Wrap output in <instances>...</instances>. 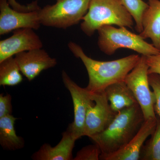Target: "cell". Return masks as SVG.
Here are the masks:
<instances>
[{
    "mask_svg": "<svg viewBox=\"0 0 160 160\" xmlns=\"http://www.w3.org/2000/svg\"><path fill=\"white\" fill-rule=\"evenodd\" d=\"M148 65V74L156 73L160 75V53L152 55L145 56Z\"/></svg>",
    "mask_w": 160,
    "mask_h": 160,
    "instance_id": "23",
    "label": "cell"
},
{
    "mask_svg": "<svg viewBox=\"0 0 160 160\" xmlns=\"http://www.w3.org/2000/svg\"><path fill=\"white\" fill-rule=\"evenodd\" d=\"M12 97L10 94H0V118L12 115Z\"/></svg>",
    "mask_w": 160,
    "mask_h": 160,
    "instance_id": "22",
    "label": "cell"
},
{
    "mask_svg": "<svg viewBox=\"0 0 160 160\" xmlns=\"http://www.w3.org/2000/svg\"><path fill=\"white\" fill-rule=\"evenodd\" d=\"M157 117L156 129L142 147L139 160H160V119Z\"/></svg>",
    "mask_w": 160,
    "mask_h": 160,
    "instance_id": "18",
    "label": "cell"
},
{
    "mask_svg": "<svg viewBox=\"0 0 160 160\" xmlns=\"http://www.w3.org/2000/svg\"><path fill=\"white\" fill-rule=\"evenodd\" d=\"M9 5L16 10L22 12H30L35 11L40 9L38 6L37 1L32 2L27 5H21L17 2L16 0H8Z\"/></svg>",
    "mask_w": 160,
    "mask_h": 160,
    "instance_id": "24",
    "label": "cell"
},
{
    "mask_svg": "<svg viewBox=\"0 0 160 160\" xmlns=\"http://www.w3.org/2000/svg\"><path fill=\"white\" fill-rule=\"evenodd\" d=\"M39 9L30 12L19 11L12 8L8 0H0V34H7L22 28L37 30L41 25Z\"/></svg>",
    "mask_w": 160,
    "mask_h": 160,
    "instance_id": "9",
    "label": "cell"
},
{
    "mask_svg": "<svg viewBox=\"0 0 160 160\" xmlns=\"http://www.w3.org/2000/svg\"><path fill=\"white\" fill-rule=\"evenodd\" d=\"M102 153L99 146L94 143L82 148L73 158V160H98Z\"/></svg>",
    "mask_w": 160,
    "mask_h": 160,
    "instance_id": "20",
    "label": "cell"
},
{
    "mask_svg": "<svg viewBox=\"0 0 160 160\" xmlns=\"http://www.w3.org/2000/svg\"><path fill=\"white\" fill-rule=\"evenodd\" d=\"M33 30L30 28L16 29L11 37L1 41L0 62L20 52L42 48V40Z\"/></svg>",
    "mask_w": 160,
    "mask_h": 160,
    "instance_id": "10",
    "label": "cell"
},
{
    "mask_svg": "<svg viewBox=\"0 0 160 160\" xmlns=\"http://www.w3.org/2000/svg\"><path fill=\"white\" fill-rule=\"evenodd\" d=\"M63 82L71 94L73 106L74 120L69 127L78 139L83 136L86 111L92 98V93L86 88L80 87L66 72H62Z\"/></svg>",
    "mask_w": 160,
    "mask_h": 160,
    "instance_id": "8",
    "label": "cell"
},
{
    "mask_svg": "<svg viewBox=\"0 0 160 160\" xmlns=\"http://www.w3.org/2000/svg\"><path fill=\"white\" fill-rule=\"evenodd\" d=\"M134 20L136 24V30L139 33L143 30L142 17L144 12L149 6L147 3L142 0H122Z\"/></svg>",
    "mask_w": 160,
    "mask_h": 160,
    "instance_id": "19",
    "label": "cell"
},
{
    "mask_svg": "<svg viewBox=\"0 0 160 160\" xmlns=\"http://www.w3.org/2000/svg\"><path fill=\"white\" fill-rule=\"evenodd\" d=\"M68 47L86 67L89 79L86 89L92 93L104 91L112 84L124 81L141 58L139 55L132 54L113 61H97L87 56L82 47L76 43L69 42Z\"/></svg>",
    "mask_w": 160,
    "mask_h": 160,
    "instance_id": "1",
    "label": "cell"
},
{
    "mask_svg": "<svg viewBox=\"0 0 160 160\" xmlns=\"http://www.w3.org/2000/svg\"><path fill=\"white\" fill-rule=\"evenodd\" d=\"M97 31L98 46L107 55H113L121 48L131 49L146 56L160 53V50L152 44L147 42L139 34L131 32L126 27L117 28L112 25H105Z\"/></svg>",
    "mask_w": 160,
    "mask_h": 160,
    "instance_id": "4",
    "label": "cell"
},
{
    "mask_svg": "<svg viewBox=\"0 0 160 160\" xmlns=\"http://www.w3.org/2000/svg\"><path fill=\"white\" fill-rule=\"evenodd\" d=\"M149 85L155 97L154 106L156 115L160 119V75L151 73L148 75Z\"/></svg>",
    "mask_w": 160,
    "mask_h": 160,
    "instance_id": "21",
    "label": "cell"
},
{
    "mask_svg": "<svg viewBox=\"0 0 160 160\" xmlns=\"http://www.w3.org/2000/svg\"><path fill=\"white\" fill-rule=\"evenodd\" d=\"M148 1L149 6L143 15V30L139 34L145 40L150 39L160 50V0Z\"/></svg>",
    "mask_w": 160,
    "mask_h": 160,
    "instance_id": "14",
    "label": "cell"
},
{
    "mask_svg": "<svg viewBox=\"0 0 160 160\" xmlns=\"http://www.w3.org/2000/svg\"><path fill=\"white\" fill-rule=\"evenodd\" d=\"M134 20L122 0H91L89 10L82 19L81 29L89 37L105 25L132 28Z\"/></svg>",
    "mask_w": 160,
    "mask_h": 160,
    "instance_id": "3",
    "label": "cell"
},
{
    "mask_svg": "<svg viewBox=\"0 0 160 160\" xmlns=\"http://www.w3.org/2000/svg\"><path fill=\"white\" fill-rule=\"evenodd\" d=\"M104 91L110 102L111 109L115 113L138 103L132 92L124 81L112 84Z\"/></svg>",
    "mask_w": 160,
    "mask_h": 160,
    "instance_id": "15",
    "label": "cell"
},
{
    "mask_svg": "<svg viewBox=\"0 0 160 160\" xmlns=\"http://www.w3.org/2000/svg\"><path fill=\"white\" fill-rule=\"evenodd\" d=\"M19 67L15 58H8L0 62V85L15 86L23 81Z\"/></svg>",
    "mask_w": 160,
    "mask_h": 160,
    "instance_id": "17",
    "label": "cell"
},
{
    "mask_svg": "<svg viewBox=\"0 0 160 160\" xmlns=\"http://www.w3.org/2000/svg\"><path fill=\"white\" fill-rule=\"evenodd\" d=\"M17 119L12 115L0 118V144L3 149L15 151L25 146L24 139L18 136L15 130Z\"/></svg>",
    "mask_w": 160,
    "mask_h": 160,
    "instance_id": "16",
    "label": "cell"
},
{
    "mask_svg": "<svg viewBox=\"0 0 160 160\" xmlns=\"http://www.w3.org/2000/svg\"><path fill=\"white\" fill-rule=\"evenodd\" d=\"M91 0H57L38 10L41 25L66 29L82 21L89 10Z\"/></svg>",
    "mask_w": 160,
    "mask_h": 160,
    "instance_id": "5",
    "label": "cell"
},
{
    "mask_svg": "<svg viewBox=\"0 0 160 160\" xmlns=\"http://www.w3.org/2000/svg\"><path fill=\"white\" fill-rule=\"evenodd\" d=\"M92 93V98L86 111L83 133L84 136L89 138L106 129L116 114L111 109L105 91Z\"/></svg>",
    "mask_w": 160,
    "mask_h": 160,
    "instance_id": "7",
    "label": "cell"
},
{
    "mask_svg": "<svg viewBox=\"0 0 160 160\" xmlns=\"http://www.w3.org/2000/svg\"><path fill=\"white\" fill-rule=\"evenodd\" d=\"M78 139L68 126L67 130L62 134L58 144L52 147L49 144L42 145L38 151L32 156L34 160H71L75 143Z\"/></svg>",
    "mask_w": 160,
    "mask_h": 160,
    "instance_id": "13",
    "label": "cell"
},
{
    "mask_svg": "<svg viewBox=\"0 0 160 160\" xmlns=\"http://www.w3.org/2000/svg\"><path fill=\"white\" fill-rule=\"evenodd\" d=\"M157 117L145 120L135 136L126 146L112 154L104 157L102 160H139L142 147L148 137L154 131Z\"/></svg>",
    "mask_w": 160,
    "mask_h": 160,
    "instance_id": "12",
    "label": "cell"
},
{
    "mask_svg": "<svg viewBox=\"0 0 160 160\" xmlns=\"http://www.w3.org/2000/svg\"><path fill=\"white\" fill-rule=\"evenodd\" d=\"M15 58L21 72L29 81L35 78L43 70L57 64L56 58L51 57L42 48L20 52L16 55Z\"/></svg>",
    "mask_w": 160,
    "mask_h": 160,
    "instance_id": "11",
    "label": "cell"
},
{
    "mask_svg": "<svg viewBox=\"0 0 160 160\" xmlns=\"http://www.w3.org/2000/svg\"><path fill=\"white\" fill-rule=\"evenodd\" d=\"M145 121L138 103L117 113L106 129L90 138L101 149L100 160L126 146L137 133Z\"/></svg>",
    "mask_w": 160,
    "mask_h": 160,
    "instance_id": "2",
    "label": "cell"
},
{
    "mask_svg": "<svg viewBox=\"0 0 160 160\" xmlns=\"http://www.w3.org/2000/svg\"><path fill=\"white\" fill-rule=\"evenodd\" d=\"M148 69L145 56L141 55L138 62L124 81L134 95L145 120L157 118L154 109L155 97L153 92L150 89Z\"/></svg>",
    "mask_w": 160,
    "mask_h": 160,
    "instance_id": "6",
    "label": "cell"
}]
</instances>
